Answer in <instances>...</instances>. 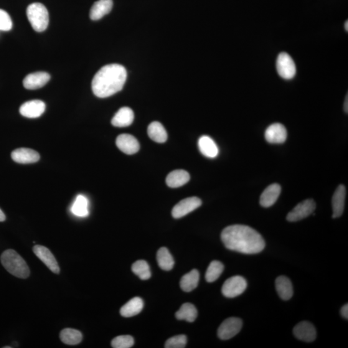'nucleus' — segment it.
Here are the masks:
<instances>
[{
  "mask_svg": "<svg viewBox=\"0 0 348 348\" xmlns=\"http://www.w3.org/2000/svg\"><path fill=\"white\" fill-rule=\"evenodd\" d=\"M221 237L226 248L242 253H259L265 248L262 235L248 226H229L223 230Z\"/></svg>",
  "mask_w": 348,
  "mask_h": 348,
  "instance_id": "f257e3e1",
  "label": "nucleus"
},
{
  "mask_svg": "<svg viewBox=\"0 0 348 348\" xmlns=\"http://www.w3.org/2000/svg\"><path fill=\"white\" fill-rule=\"evenodd\" d=\"M126 78V70L123 66L119 64L104 66L93 78V93L98 98L110 97L122 90Z\"/></svg>",
  "mask_w": 348,
  "mask_h": 348,
  "instance_id": "f03ea898",
  "label": "nucleus"
},
{
  "mask_svg": "<svg viewBox=\"0 0 348 348\" xmlns=\"http://www.w3.org/2000/svg\"><path fill=\"white\" fill-rule=\"evenodd\" d=\"M1 262L4 267L12 276L26 279L30 275V270L24 259L13 250H7L1 255Z\"/></svg>",
  "mask_w": 348,
  "mask_h": 348,
  "instance_id": "7ed1b4c3",
  "label": "nucleus"
},
{
  "mask_svg": "<svg viewBox=\"0 0 348 348\" xmlns=\"http://www.w3.org/2000/svg\"><path fill=\"white\" fill-rule=\"evenodd\" d=\"M27 15L33 29L43 32L49 25V16L46 7L40 3L30 4L27 9Z\"/></svg>",
  "mask_w": 348,
  "mask_h": 348,
  "instance_id": "20e7f679",
  "label": "nucleus"
},
{
  "mask_svg": "<svg viewBox=\"0 0 348 348\" xmlns=\"http://www.w3.org/2000/svg\"><path fill=\"white\" fill-rule=\"evenodd\" d=\"M247 288V282L241 276H234L228 279L222 287L223 296L228 298H234L240 296Z\"/></svg>",
  "mask_w": 348,
  "mask_h": 348,
  "instance_id": "39448f33",
  "label": "nucleus"
},
{
  "mask_svg": "<svg viewBox=\"0 0 348 348\" xmlns=\"http://www.w3.org/2000/svg\"><path fill=\"white\" fill-rule=\"evenodd\" d=\"M276 67L279 75L284 80H291L296 76V64L290 56L286 52H282L278 56Z\"/></svg>",
  "mask_w": 348,
  "mask_h": 348,
  "instance_id": "423d86ee",
  "label": "nucleus"
},
{
  "mask_svg": "<svg viewBox=\"0 0 348 348\" xmlns=\"http://www.w3.org/2000/svg\"><path fill=\"white\" fill-rule=\"evenodd\" d=\"M316 202L313 199H306L299 203L287 215L286 219L289 222H299L308 217L316 210Z\"/></svg>",
  "mask_w": 348,
  "mask_h": 348,
  "instance_id": "0eeeda50",
  "label": "nucleus"
},
{
  "mask_svg": "<svg viewBox=\"0 0 348 348\" xmlns=\"http://www.w3.org/2000/svg\"><path fill=\"white\" fill-rule=\"evenodd\" d=\"M242 326L243 322L241 319L231 317L226 319L218 329V337L222 340L232 339L241 331Z\"/></svg>",
  "mask_w": 348,
  "mask_h": 348,
  "instance_id": "6e6552de",
  "label": "nucleus"
},
{
  "mask_svg": "<svg viewBox=\"0 0 348 348\" xmlns=\"http://www.w3.org/2000/svg\"><path fill=\"white\" fill-rule=\"evenodd\" d=\"M202 205V202L199 198L196 197L187 198L181 200L173 208L172 215L173 217L179 219L197 209Z\"/></svg>",
  "mask_w": 348,
  "mask_h": 348,
  "instance_id": "1a4fd4ad",
  "label": "nucleus"
},
{
  "mask_svg": "<svg viewBox=\"0 0 348 348\" xmlns=\"http://www.w3.org/2000/svg\"><path fill=\"white\" fill-rule=\"evenodd\" d=\"M33 251L50 271L57 274L60 273V269L57 259L49 249L43 246L35 245L33 248Z\"/></svg>",
  "mask_w": 348,
  "mask_h": 348,
  "instance_id": "9d476101",
  "label": "nucleus"
},
{
  "mask_svg": "<svg viewBox=\"0 0 348 348\" xmlns=\"http://www.w3.org/2000/svg\"><path fill=\"white\" fill-rule=\"evenodd\" d=\"M287 131L285 126L281 123L271 124L266 129L265 134L266 140L271 144L284 143L287 139Z\"/></svg>",
  "mask_w": 348,
  "mask_h": 348,
  "instance_id": "9b49d317",
  "label": "nucleus"
},
{
  "mask_svg": "<svg viewBox=\"0 0 348 348\" xmlns=\"http://www.w3.org/2000/svg\"><path fill=\"white\" fill-rule=\"evenodd\" d=\"M116 145L121 151L128 155L137 153L140 148L135 137L126 134H121L117 138Z\"/></svg>",
  "mask_w": 348,
  "mask_h": 348,
  "instance_id": "f8f14e48",
  "label": "nucleus"
},
{
  "mask_svg": "<svg viewBox=\"0 0 348 348\" xmlns=\"http://www.w3.org/2000/svg\"><path fill=\"white\" fill-rule=\"evenodd\" d=\"M294 334L297 339L302 341L310 342L316 339L317 332L314 325L308 321H303L297 324L294 328Z\"/></svg>",
  "mask_w": 348,
  "mask_h": 348,
  "instance_id": "ddd939ff",
  "label": "nucleus"
},
{
  "mask_svg": "<svg viewBox=\"0 0 348 348\" xmlns=\"http://www.w3.org/2000/svg\"><path fill=\"white\" fill-rule=\"evenodd\" d=\"M45 111V104L41 100H32L23 104L20 113L28 118H37L42 115Z\"/></svg>",
  "mask_w": 348,
  "mask_h": 348,
  "instance_id": "4468645a",
  "label": "nucleus"
},
{
  "mask_svg": "<svg viewBox=\"0 0 348 348\" xmlns=\"http://www.w3.org/2000/svg\"><path fill=\"white\" fill-rule=\"evenodd\" d=\"M50 79V76L47 72H34L27 75L23 81V84L27 89L36 90L46 85Z\"/></svg>",
  "mask_w": 348,
  "mask_h": 348,
  "instance_id": "2eb2a0df",
  "label": "nucleus"
},
{
  "mask_svg": "<svg viewBox=\"0 0 348 348\" xmlns=\"http://www.w3.org/2000/svg\"><path fill=\"white\" fill-rule=\"evenodd\" d=\"M13 161L21 164L34 163L39 161L40 154L34 150L20 148L15 150L11 154Z\"/></svg>",
  "mask_w": 348,
  "mask_h": 348,
  "instance_id": "dca6fc26",
  "label": "nucleus"
},
{
  "mask_svg": "<svg viewBox=\"0 0 348 348\" xmlns=\"http://www.w3.org/2000/svg\"><path fill=\"white\" fill-rule=\"evenodd\" d=\"M345 195V187L343 185H340L332 197L333 218L339 217L344 212Z\"/></svg>",
  "mask_w": 348,
  "mask_h": 348,
  "instance_id": "f3484780",
  "label": "nucleus"
},
{
  "mask_svg": "<svg viewBox=\"0 0 348 348\" xmlns=\"http://www.w3.org/2000/svg\"><path fill=\"white\" fill-rule=\"evenodd\" d=\"M281 192L280 185L271 184L264 190L260 197V205L263 207L268 208L275 204Z\"/></svg>",
  "mask_w": 348,
  "mask_h": 348,
  "instance_id": "a211bd4d",
  "label": "nucleus"
},
{
  "mask_svg": "<svg viewBox=\"0 0 348 348\" xmlns=\"http://www.w3.org/2000/svg\"><path fill=\"white\" fill-rule=\"evenodd\" d=\"M134 114L133 110L129 107H122L117 112L115 116L112 119V124L116 127H126L133 123Z\"/></svg>",
  "mask_w": 348,
  "mask_h": 348,
  "instance_id": "6ab92c4d",
  "label": "nucleus"
},
{
  "mask_svg": "<svg viewBox=\"0 0 348 348\" xmlns=\"http://www.w3.org/2000/svg\"><path fill=\"white\" fill-rule=\"evenodd\" d=\"M113 7V0H98L94 4L90 11L91 20H99L111 11Z\"/></svg>",
  "mask_w": 348,
  "mask_h": 348,
  "instance_id": "aec40b11",
  "label": "nucleus"
},
{
  "mask_svg": "<svg viewBox=\"0 0 348 348\" xmlns=\"http://www.w3.org/2000/svg\"><path fill=\"white\" fill-rule=\"evenodd\" d=\"M198 146L202 154L209 158H215L219 154V149L217 144L209 136L200 137L198 141Z\"/></svg>",
  "mask_w": 348,
  "mask_h": 348,
  "instance_id": "412c9836",
  "label": "nucleus"
},
{
  "mask_svg": "<svg viewBox=\"0 0 348 348\" xmlns=\"http://www.w3.org/2000/svg\"><path fill=\"white\" fill-rule=\"evenodd\" d=\"M190 178L189 172L184 170H176L168 175L166 182L170 188H178L187 184Z\"/></svg>",
  "mask_w": 348,
  "mask_h": 348,
  "instance_id": "4be33fe9",
  "label": "nucleus"
},
{
  "mask_svg": "<svg viewBox=\"0 0 348 348\" xmlns=\"http://www.w3.org/2000/svg\"><path fill=\"white\" fill-rule=\"evenodd\" d=\"M276 287L279 297L284 301H288L293 296L294 288L290 280L285 276L277 278Z\"/></svg>",
  "mask_w": 348,
  "mask_h": 348,
  "instance_id": "5701e85b",
  "label": "nucleus"
},
{
  "mask_svg": "<svg viewBox=\"0 0 348 348\" xmlns=\"http://www.w3.org/2000/svg\"><path fill=\"white\" fill-rule=\"evenodd\" d=\"M143 301L139 297L130 300L120 309V314L124 317H131L139 314L143 309Z\"/></svg>",
  "mask_w": 348,
  "mask_h": 348,
  "instance_id": "b1692460",
  "label": "nucleus"
},
{
  "mask_svg": "<svg viewBox=\"0 0 348 348\" xmlns=\"http://www.w3.org/2000/svg\"><path fill=\"white\" fill-rule=\"evenodd\" d=\"M148 135L152 140L156 143H163L168 138L166 130L159 122L154 121L149 124Z\"/></svg>",
  "mask_w": 348,
  "mask_h": 348,
  "instance_id": "393cba45",
  "label": "nucleus"
},
{
  "mask_svg": "<svg viewBox=\"0 0 348 348\" xmlns=\"http://www.w3.org/2000/svg\"><path fill=\"white\" fill-rule=\"evenodd\" d=\"M199 281V271L194 269L182 277L180 281V286L185 292L192 291L197 288Z\"/></svg>",
  "mask_w": 348,
  "mask_h": 348,
  "instance_id": "a878e982",
  "label": "nucleus"
},
{
  "mask_svg": "<svg viewBox=\"0 0 348 348\" xmlns=\"http://www.w3.org/2000/svg\"><path fill=\"white\" fill-rule=\"evenodd\" d=\"M157 261L162 270H171L174 266V260L167 248L162 247L157 253Z\"/></svg>",
  "mask_w": 348,
  "mask_h": 348,
  "instance_id": "bb28decb",
  "label": "nucleus"
},
{
  "mask_svg": "<svg viewBox=\"0 0 348 348\" xmlns=\"http://www.w3.org/2000/svg\"><path fill=\"white\" fill-rule=\"evenodd\" d=\"M71 212L74 215L80 217H85L89 214L88 211V200L83 195H79L73 203Z\"/></svg>",
  "mask_w": 348,
  "mask_h": 348,
  "instance_id": "cd10ccee",
  "label": "nucleus"
},
{
  "mask_svg": "<svg viewBox=\"0 0 348 348\" xmlns=\"http://www.w3.org/2000/svg\"><path fill=\"white\" fill-rule=\"evenodd\" d=\"M60 339L65 344L77 345L83 339V335L80 331L72 328H65L60 333Z\"/></svg>",
  "mask_w": 348,
  "mask_h": 348,
  "instance_id": "c85d7f7f",
  "label": "nucleus"
},
{
  "mask_svg": "<svg viewBox=\"0 0 348 348\" xmlns=\"http://www.w3.org/2000/svg\"><path fill=\"white\" fill-rule=\"evenodd\" d=\"M197 317L196 308L191 303L182 304L181 308L176 312V317L178 320H185L189 322L195 321Z\"/></svg>",
  "mask_w": 348,
  "mask_h": 348,
  "instance_id": "c756f323",
  "label": "nucleus"
},
{
  "mask_svg": "<svg viewBox=\"0 0 348 348\" xmlns=\"http://www.w3.org/2000/svg\"><path fill=\"white\" fill-rule=\"evenodd\" d=\"M224 270V265L218 261H213L210 264L206 272L205 279L208 283L217 280Z\"/></svg>",
  "mask_w": 348,
  "mask_h": 348,
  "instance_id": "7c9ffc66",
  "label": "nucleus"
},
{
  "mask_svg": "<svg viewBox=\"0 0 348 348\" xmlns=\"http://www.w3.org/2000/svg\"><path fill=\"white\" fill-rule=\"evenodd\" d=\"M132 271L141 280H148L151 278V271L149 264L144 260H139L132 266Z\"/></svg>",
  "mask_w": 348,
  "mask_h": 348,
  "instance_id": "2f4dec72",
  "label": "nucleus"
},
{
  "mask_svg": "<svg viewBox=\"0 0 348 348\" xmlns=\"http://www.w3.org/2000/svg\"><path fill=\"white\" fill-rule=\"evenodd\" d=\"M134 344V338L131 335H120L112 340V347L114 348H129Z\"/></svg>",
  "mask_w": 348,
  "mask_h": 348,
  "instance_id": "473e14b6",
  "label": "nucleus"
},
{
  "mask_svg": "<svg viewBox=\"0 0 348 348\" xmlns=\"http://www.w3.org/2000/svg\"><path fill=\"white\" fill-rule=\"evenodd\" d=\"M187 338L185 335H177L170 338L165 343L166 348H184L186 347Z\"/></svg>",
  "mask_w": 348,
  "mask_h": 348,
  "instance_id": "72a5a7b5",
  "label": "nucleus"
},
{
  "mask_svg": "<svg viewBox=\"0 0 348 348\" xmlns=\"http://www.w3.org/2000/svg\"><path fill=\"white\" fill-rule=\"evenodd\" d=\"M12 27V22L6 11L0 9V30L9 31Z\"/></svg>",
  "mask_w": 348,
  "mask_h": 348,
  "instance_id": "f704fd0d",
  "label": "nucleus"
},
{
  "mask_svg": "<svg viewBox=\"0 0 348 348\" xmlns=\"http://www.w3.org/2000/svg\"><path fill=\"white\" fill-rule=\"evenodd\" d=\"M340 313H341V316L344 317V319H348V305L347 304H344V306L342 307L341 309H340Z\"/></svg>",
  "mask_w": 348,
  "mask_h": 348,
  "instance_id": "c9c22d12",
  "label": "nucleus"
},
{
  "mask_svg": "<svg viewBox=\"0 0 348 348\" xmlns=\"http://www.w3.org/2000/svg\"><path fill=\"white\" fill-rule=\"evenodd\" d=\"M6 219V216L1 209H0V222H4Z\"/></svg>",
  "mask_w": 348,
  "mask_h": 348,
  "instance_id": "e433bc0d",
  "label": "nucleus"
},
{
  "mask_svg": "<svg viewBox=\"0 0 348 348\" xmlns=\"http://www.w3.org/2000/svg\"><path fill=\"white\" fill-rule=\"evenodd\" d=\"M344 109L345 113H347L348 112V96L346 95L345 97L344 104Z\"/></svg>",
  "mask_w": 348,
  "mask_h": 348,
  "instance_id": "4c0bfd02",
  "label": "nucleus"
},
{
  "mask_svg": "<svg viewBox=\"0 0 348 348\" xmlns=\"http://www.w3.org/2000/svg\"><path fill=\"white\" fill-rule=\"evenodd\" d=\"M344 27H345V30H346V31L347 32L348 31V22L347 21L345 22Z\"/></svg>",
  "mask_w": 348,
  "mask_h": 348,
  "instance_id": "58836bf2",
  "label": "nucleus"
},
{
  "mask_svg": "<svg viewBox=\"0 0 348 348\" xmlns=\"http://www.w3.org/2000/svg\"><path fill=\"white\" fill-rule=\"evenodd\" d=\"M11 347L10 346H5L4 348H11Z\"/></svg>",
  "mask_w": 348,
  "mask_h": 348,
  "instance_id": "ea45409f",
  "label": "nucleus"
}]
</instances>
